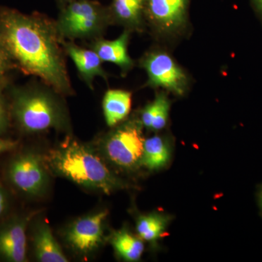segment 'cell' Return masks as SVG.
<instances>
[{
  "label": "cell",
  "mask_w": 262,
  "mask_h": 262,
  "mask_svg": "<svg viewBox=\"0 0 262 262\" xmlns=\"http://www.w3.org/2000/svg\"><path fill=\"white\" fill-rule=\"evenodd\" d=\"M0 41L15 68L42 79L57 92L72 91L56 22L0 7Z\"/></svg>",
  "instance_id": "6da1fadb"
},
{
  "label": "cell",
  "mask_w": 262,
  "mask_h": 262,
  "mask_svg": "<svg viewBox=\"0 0 262 262\" xmlns=\"http://www.w3.org/2000/svg\"><path fill=\"white\" fill-rule=\"evenodd\" d=\"M45 162L57 175L89 189L111 194L126 187L92 149L75 140L51 150Z\"/></svg>",
  "instance_id": "7a4b0ae2"
},
{
  "label": "cell",
  "mask_w": 262,
  "mask_h": 262,
  "mask_svg": "<svg viewBox=\"0 0 262 262\" xmlns=\"http://www.w3.org/2000/svg\"><path fill=\"white\" fill-rule=\"evenodd\" d=\"M10 113L19 128L27 134L61 128L67 122L63 108L56 98L39 89H13Z\"/></svg>",
  "instance_id": "3957f363"
},
{
  "label": "cell",
  "mask_w": 262,
  "mask_h": 262,
  "mask_svg": "<svg viewBox=\"0 0 262 262\" xmlns=\"http://www.w3.org/2000/svg\"><path fill=\"white\" fill-rule=\"evenodd\" d=\"M113 23L108 7L93 0H73L65 3L56 22L61 38H98Z\"/></svg>",
  "instance_id": "277c9868"
},
{
  "label": "cell",
  "mask_w": 262,
  "mask_h": 262,
  "mask_svg": "<svg viewBox=\"0 0 262 262\" xmlns=\"http://www.w3.org/2000/svg\"><path fill=\"white\" fill-rule=\"evenodd\" d=\"M145 139L140 120H129L110 133L103 141L105 156L115 165L134 169L140 165Z\"/></svg>",
  "instance_id": "5b68a950"
},
{
  "label": "cell",
  "mask_w": 262,
  "mask_h": 262,
  "mask_svg": "<svg viewBox=\"0 0 262 262\" xmlns=\"http://www.w3.org/2000/svg\"><path fill=\"white\" fill-rule=\"evenodd\" d=\"M148 80L146 85L163 89L176 96H182L189 89V77L173 57L166 51L155 50L141 59Z\"/></svg>",
  "instance_id": "8992f818"
},
{
  "label": "cell",
  "mask_w": 262,
  "mask_h": 262,
  "mask_svg": "<svg viewBox=\"0 0 262 262\" xmlns=\"http://www.w3.org/2000/svg\"><path fill=\"white\" fill-rule=\"evenodd\" d=\"M7 176L15 189L29 196L39 195L48 184L44 160L32 151L13 158L7 169Z\"/></svg>",
  "instance_id": "52a82bcc"
},
{
  "label": "cell",
  "mask_w": 262,
  "mask_h": 262,
  "mask_svg": "<svg viewBox=\"0 0 262 262\" xmlns=\"http://www.w3.org/2000/svg\"><path fill=\"white\" fill-rule=\"evenodd\" d=\"M190 0H146V18L163 35L180 34L187 27Z\"/></svg>",
  "instance_id": "ba28073f"
},
{
  "label": "cell",
  "mask_w": 262,
  "mask_h": 262,
  "mask_svg": "<svg viewBox=\"0 0 262 262\" xmlns=\"http://www.w3.org/2000/svg\"><path fill=\"white\" fill-rule=\"evenodd\" d=\"M108 213V211L103 210L72 222L65 232L67 244L80 254L94 252L102 244L104 238L103 227Z\"/></svg>",
  "instance_id": "9c48e42d"
},
{
  "label": "cell",
  "mask_w": 262,
  "mask_h": 262,
  "mask_svg": "<svg viewBox=\"0 0 262 262\" xmlns=\"http://www.w3.org/2000/svg\"><path fill=\"white\" fill-rule=\"evenodd\" d=\"M30 215H16L0 225V258L9 262L27 261V229Z\"/></svg>",
  "instance_id": "30bf717a"
},
{
  "label": "cell",
  "mask_w": 262,
  "mask_h": 262,
  "mask_svg": "<svg viewBox=\"0 0 262 262\" xmlns=\"http://www.w3.org/2000/svg\"><path fill=\"white\" fill-rule=\"evenodd\" d=\"M130 32L125 29L120 37L114 40L96 38L91 46V49L96 52L101 61L115 63L121 69L122 72L126 73L134 65L127 51Z\"/></svg>",
  "instance_id": "8fae6325"
},
{
  "label": "cell",
  "mask_w": 262,
  "mask_h": 262,
  "mask_svg": "<svg viewBox=\"0 0 262 262\" xmlns=\"http://www.w3.org/2000/svg\"><path fill=\"white\" fill-rule=\"evenodd\" d=\"M146 0H112L108 7L113 23L120 24L127 30L141 32L145 22Z\"/></svg>",
  "instance_id": "7c38bea8"
},
{
  "label": "cell",
  "mask_w": 262,
  "mask_h": 262,
  "mask_svg": "<svg viewBox=\"0 0 262 262\" xmlns=\"http://www.w3.org/2000/svg\"><path fill=\"white\" fill-rule=\"evenodd\" d=\"M32 238L34 255L37 261H69L47 222L38 221L33 228Z\"/></svg>",
  "instance_id": "4fadbf2b"
},
{
  "label": "cell",
  "mask_w": 262,
  "mask_h": 262,
  "mask_svg": "<svg viewBox=\"0 0 262 262\" xmlns=\"http://www.w3.org/2000/svg\"><path fill=\"white\" fill-rule=\"evenodd\" d=\"M67 54L72 58L81 77L90 88H93V81L99 76L104 80L107 79L106 72L102 68V61L96 52L84 49L73 43L62 42Z\"/></svg>",
  "instance_id": "5bb4252c"
},
{
  "label": "cell",
  "mask_w": 262,
  "mask_h": 262,
  "mask_svg": "<svg viewBox=\"0 0 262 262\" xmlns=\"http://www.w3.org/2000/svg\"><path fill=\"white\" fill-rule=\"evenodd\" d=\"M132 94L124 90H108L103 100V115L108 126L115 127L130 113Z\"/></svg>",
  "instance_id": "9a60e30c"
},
{
  "label": "cell",
  "mask_w": 262,
  "mask_h": 262,
  "mask_svg": "<svg viewBox=\"0 0 262 262\" xmlns=\"http://www.w3.org/2000/svg\"><path fill=\"white\" fill-rule=\"evenodd\" d=\"M170 101L165 92L158 93L155 99L141 112L140 122L148 130L160 131L168 123Z\"/></svg>",
  "instance_id": "2e32d148"
},
{
  "label": "cell",
  "mask_w": 262,
  "mask_h": 262,
  "mask_svg": "<svg viewBox=\"0 0 262 262\" xmlns=\"http://www.w3.org/2000/svg\"><path fill=\"white\" fill-rule=\"evenodd\" d=\"M170 147L168 139L155 135L144 140L140 165L149 170H158L165 167L170 159Z\"/></svg>",
  "instance_id": "e0dca14e"
},
{
  "label": "cell",
  "mask_w": 262,
  "mask_h": 262,
  "mask_svg": "<svg viewBox=\"0 0 262 262\" xmlns=\"http://www.w3.org/2000/svg\"><path fill=\"white\" fill-rule=\"evenodd\" d=\"M111 244L117 254L125 261H139L144 251L143 239L127 229L115 232L112 236Z\"/></svg>",
  "instance_id": "ac0fdd59"
},
{
  "label": "cell",
  "mask_w": 262,
  "mask_h": 262,
  "mask_svg": "<svg viewBox=\"0 0 262 262\" xmlns=\"http://www.w3.org/2000/svg\"><path fill=\"white\" fill-rule=\"evenodd\" d=\"M169 217L158 213L139 215L136 220V231L143 241L155 243L163 236L168 225Z\"/></svg>",
  "instance_id": "d6986e66"
},
{
  "label": "cell",
  "mask_w": 262,
  "mask_h": 262,
  "mask_svg": "<svg viewBox=\"0 0 262 262\" xmlns=\"http://www.w3.org/2000/svg\"><path fill=\"white\" fill-rule=\"evenodd\" d=\"M8 84V78L0 81V135L8 130L10 124V106L7 104L4 91Z\"/></svg>",
  "instance_id": "ffe728a7"
},
{
  "label": "cell",
  "mask_w": 262,
  "mask_h": 262,
  "mask_svg": "<svg viewBox=\"0 0 262 262\" xmlns=\"http://www.w3.org/2000/svg\"><path fill=\"white\" fill-rule=\"evenodd\" d=\"M15 68L8 51L0 41V81L8 78V73Z\"/></svg>",
  "instance_id": "44dd1931"
},
{
  "label": "cell",
  "mask_w": 262,
  "mask_h": 262,
  "mask_svg": "<svg viewBox=\"0 0 262 262\" xmlns=\"http://www.w3.org/2000/svg\"><path fill=\"white\" fill-rule=\"evenodd\" d=\"M8 195L4 187L0 183V220L5 215L8 208Z\"/></svg>",
  "instance_id": "7402d4cb"
},
{
  "label": "cell",
  "mask_w": 262,
  "mask_h": 262,
  "mask_svg": "<svg viewBox=\"0 0 262 262\" xmlns=\"http://www.w3.org/2000/svg\"><path fill=\"white\" fill-rule=\"evenodd\" d=\"M17 146L18 141L0 137V155L15 149Z\"/></svg>",
  "instance_id": "603a6c76"
},
{
  "label": "cell",
  "mask_w": 262,
  "mask_h": 262,
  "mask_svg": "<svg viewBox=\"0 0 262 262\" xmlns=\"http://www.w3.org/2000/svg\"><path fill=\"white\" fill-rule=\"evenodd\" d=\"M255 10L262 18V0H251Z\"/></svg>",
  "instance_id": "cb8c5ba5"
},
{
  "label": "cell",
  "mask_w": 262,
  "mask_h": 262,
  "mask_svg": "<svg viewBox=\"0 0 262 262\" xmlns=\"http://www.w3.org/2000/svg\"><path fill=\"white\" fill-rule=\"evenodd\" d=\"M257 198L258 206H259L260 211H261L262 215V184L260 185L259 188H258Z\"/></svg>",
  "instance_id": "d4e9b609"
},
{
  "label": "cell",
  "mask_w": 262,
  "mask_h": 262,
  "mask_svg": "<svg viewBox=\"0 0 262 262\" xmlns=\"http://www.w3.org/2000/svg\"><path fill=\"white\" fill-rule=\"evenodd\" d=\"M60 1L63 3H69V2L73 1V0H60Z\"/></svg>",
  "instance_id": "484cf974"
}]
</instances>
